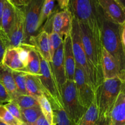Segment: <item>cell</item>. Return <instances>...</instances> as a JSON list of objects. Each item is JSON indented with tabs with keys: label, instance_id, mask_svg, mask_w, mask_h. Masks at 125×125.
I'll return each instance as SVG.
<instances>
[{
	"label": "cell",
	"instance_id": "obj_9",
	"mask_svg": "<svg viewBox=\"0 0 125 125\" xmlns=\"http://www.w3.org/2000/svg\"><path fill=\"white\" fill-rule=\"evenodd\" d=\"M74 81L81 104L85 109L89 108L95 100V93L84 72L77 66L75 68Z\"/></svg>",
	"mask_w": 125,
	"mask_h": 125
},
{
	"label": "cell",
	"instance_id": "obj_14",
	"mask_svg": "<svg viewBox=\"0 0 125 125\" xmlns=\"http://www.w3.org/2000/svg\"><path fill=\"white\" fill-rule=\"evenodd\" d=\"M104 14L113 21L122 25L125 22V7L117 0H98Z\"/></svg>",
	"mask_w": 125,
	"mask_h": 125
},
{
	"label": "cell",
	"instance_id": "obj_21",
	"mask_svg": "<svg viewBox=\"0 0 125 125\" xmlns=\"http://www.w3.org/2000/svg\"><path fill=\"white\" fill-rule=\"evenodd\" d=\"M25 45L29 51V60L26 67L28 74L39 76L40 74V63L39 52L36 48L33 45L29 44Z\"/></svg>",
	"mask_w": 125,
	"mask_h": 125
},
{
	"label": "cell",
	"instance_id": "obj_29",
	"mask_svg": "<svg viewBox=\"0 0 125 125\" xmlns=\"http://www.w3.org/2000/svg\"><path fill=\"white\" fill-rule=\"evenodd\" d=\"M54 125H76L68 116L63 109L53 110Z\"/></svg>",
	"mask_w": 125,
	"mask_h": 125
},
{
	"label": "cell",
	"instance_id": "obj_10",
	"mask_svg": "<svg viewBox=\"0 0 125 125\" xmlns=\"http://www.w3.org/2000/svg\"><path fill=\"white\" fill-rule=\"evenodd\" d=\"M96 125H125V79L109 114Z\"/></svg>",
	"mask_w": 125,
	"mask_h": 125
},
{
	"label": "cell",
	"instance_id": "obj_25",
	"mask_svg": "<svg viewBox=\"0 0 125 125\" xmlns=\"http://www.w3.org/2000/svg\"><path fill=\"white\" fill-rule=\"evenodd\" d=\"M22 122L25 125H31L36 122L37 120L42 115L40 106L32 108L20 109Z\"/></svg>",
	"mask_w": 125,
	"mask_h": 125
},
{
	"label": "cell",
	"instance_id": "obj_15",
	"mask_svg": "<svg viewBox=\"0 0 125 125\" xmlns=\"http://www.w3.org/2000/svg\"><path fill=\"white\" fill-rule=\"evenodd\" d=\"M101 63L104 80L119 78L124 81L117 62L104 48H103Z\"/></svg>",
	"mask_w": 125,
	"mask_h": 125
},
{
	"label": "cell",
	"instance_id": "obj_22",
	"mask_svg": "<svg viewBox=\"0 0 125 125\" xmlns=\"http://www.w3.org/2000/svg\"><path fill=\"white\" fill-rule=\"evenodd\" d=\"M26 88L28 95L35 99L42 95H45V90L40 83L39 77L37 76L30 74H26Z\"/></svg>",
	"mask_w": 125,
	"mask_h": 125
},
{
	"label": "cell",
	"instance_id": "obj_2",
	"mask_svg": "<svg viewBox=\"0 0 125 125\" xmlns=\"http://www.w3.org/2000/svg\"><path fill=\"white\" fill-rule=\"evenodd\" d=\"M70 35L76 66L80 68L84 72L87 79L91 84L95 93L98 88L104 81V78L96 72L88 61L82 43L79 24L73 18Z\"/></svg>",
	"mask_w": 125,
	"mask_h": 125
},
{
	"label": "cell",
	"instance_id": "obj_8",
	"mask_svg": "<svg viewBox=\"0 0 125 125\" xmlns=\"http://www.w3.org/2000/svg\"><path fill=\"white\" fill-rule=\"evenodd\" d=\"M45 0H30L26 7H24L25 13V32L24 44H29L32 37L39 32V18Z\"/></svg>",
	"mask_w": 125,
	"mask_h": 125
},
{
	"label": "cell",
	"instance_id": "obj_16",
	"mask_svg": "<svg viewBox=\"0 0 125 125\" xmlns=\"http://www.w3.org/2000/svg\"><path fill=\"white\" fill-rule=\"evenodd\" d=\"M15 18V7L7 0L5 1L4 7L1 18V31L2 39L7 46L8 39Z\"/></svg>",
	"mask_w": 125,
	"mask_h": 125
},
{
	"label": "cell",
	"instance_id": "obj_38",
	"mask_svg": "<svg viewBox=\"0 0 125 125\" xmlns=\"http://www.w3.org/2000/svg\"><path fill=\"white\" fill-rule=\"evenodd\" d=\"M120 35H121V40H122V46H123V51H124L125 54V22L123 24L121 25L120 29Z\"/></svg>",
	"mask_w": 125,
	"mask_h": 125
},
{
	"label": "cell",
	"instance_id": "obj_7",
	"mask_svg": "<svg viewBox=\"0 0 125 125\" xmlns=\"http://www.w3.org/2000/svg\"><path fill=\"white\" fill-rule=\"evenodd\" d=\"M63 109L69 118L78 125L87 109L81 104L74 81L67 80L61 93Z\"/></svg>",
	"mask_w": 125,
	"mask_h": 125
},
{
	"label": "cell",
	"instance_id": "obj_13",
	"mask_svg": "<svg viewBox=\"0 0 125 125\" xmlns=\"http://www.w3.org/2000/svg\"><path fill=\"white\" fill-rule=\"evenodd\" d=\"M49 63L59 92L61 96L62 90L67 81L63 60V42L56 50L52 58V61Z\"/></svg>",
	"mask_w": 125,
	"mask_h": 125
},
{
	"label": "cell",
	"instance_id": "obj_37",
	"mask_svg": "<svg viewBox=\"0 0 125 125\" xmlns=\"http://www.w3.org/2000/svg\"><path fill=\"white\" fill-rule=\"evenodd\" d=\"M22 125H25L23 123ZM31 125H50V124H49L47 120H46V118H45V117H44L42 114L41 115V116H40L37 120L36 122H34L33 124Z\"/></svg>",
	"mask_w": 125,
	"mask_h": 125
},
{
	"label": "cell",
	"instance_id": "obj_3",
	"mask_svg": "<svg viewBox=\"0 0 125 125\" xmlns=\"http://www.w3.org/2000/svg\"><path fill=\"white\" fill-rule=\"evenodd\" d=\"M78 24L82 43L88 61L96 72L103 78L101 63L103 46L101 29L93 30L87 24L81 23Z\"/></svg>",
	"mask_w": 125,
	"mask_h": 125
},
{
	"label": "cell",
	"instance_id": "obj_1",
	"mask_svg": "<svg viewBox=\"0 0 125 125\" xmlns=\"http://www.w3.org/2000/svg\"><path fill=\"white\" fill-rule=\"evenodd\" d=\"M120 29V24L111 20L103 12L101 24L103 46L116 60L125 80V54L121 40Z\"/></svg>",
	"mask_w": 125,
	"mask_h": 125
},
{
	"label": "cell",
	"instance_id": "obj_35",
	"mask_svg": "<svg viewBox=\"0 0 125 125\" xmlns=\"http://www.w3.org/2000/svg\"><path fill=\"white\" fill-rule=\"evenodd\" d=\"M10 4L17 8H24L28 6L30 0H7Z\"/></svg>",
	"mask_w": 125,
	"mask_h": 125
},
{
	"label": "cell",
	"instance_id": "obj_6",
	"mask_svg": "<svg viewBox=\"0 0 125 125\" xmlns=\"http://www.w3.org/2000/svg\"><path fill=\"white\" fill-rule=\"evenodd\" d=\"M39 56L40 63V74L38 77L45 90V96L51 103L52 110L63 109L62 97L54 79L50 63L39 53Z\"/></svg>",
	"mask_w": 125,
	"mask_h": 125
},
{
	"label": "cell",
	"instance_id": "obj_28",
	"mask_svg": "<svg viewBox=\"0 0 125 125\" xmlns=\"http://www.w3.org/2000/svg\"><path fill=\"white\" fill-rule=\"evenodd\" d=\"M12 74L18 95H28L26 88V76L27 73L12 71Z\"/></svg>",
	"mask_w": 125,
	"mask_h": 125
},
{
	"label": "cell",
	"instance_id": "obj_17",
	"mask_svg": "<svg viewBox=\"0 0 125 125\" xmlns=\"http://www.w3.org/2000/svg\"><path fill=\"white\" fill-rule=\"evenodd\" d=\"M63 60L67 80L74 81L76 63L72 49L70 34L65 37L63 39Z\"/></svg>",
	"mask_w": 125,
	"mask_h": 125
},
{
	"label": "cell",
	"instance_id": "obj_39",
	"mask_svg": "<svg viewBox=\"0 0 125 125\" xmlns=\"http://www.w3.org/2000/svg\"><path fill=\"white\" fill-rule=\"evenodd\" d=\"M58 6L61 10H65L68 9L70 0H57Z\"/></svg>",
	"mask_w": 125,
	"mask_h": 125
},
{
	"label": "cell",
	"instance_id": "obj_42",
	"mask_svg": "<svg viewBox=\"0 0 125 125\" xmlns=\"http://www.w3.org/2000/svg\"><path fill=\"white\" fill-rule=\"evenodd\" d=\"M0 125H7L4 122H3L2 120H0Z\"/></svg>",
	"mask_w": 125,
	"mask_h": 125
},
{
	"label": "cell",
	"instance_id": "obj_24",
	"mask_svg": "<svg viewBox=\"0 0 125 125\" xmlns=\"http://www.w3.org/2000/svg\"><path fill=\"white\" fill-rule=\"evenodd\" d=\"M39 103L43 115L45 117L50 125H54V113L52 106L45 95L39 96L36 99Z\"/></svg>",
	"mask_w": 125,
	"mask_h": 125
},
{
	"label": "cell",
	"instance_id": "obj_19",
	"mask_svg": "<svg viewBox=\"0 0 125 125\" xmlns=\"http://www.w3.org/2000/svg\"><path fill=\"white\" fill-rule=\"evenodd\" d=\"M0 83L6 89L12 101L19 95L17 92L12 70L6 67L2 63H0Z\"/></svg>",
	"mask_w": 125,
	"mask_h": 125
},
{
	"label": "cell",
	"instance_id": "obj_32",
	"mask_svg": "<svg viewBox=\"0 0 125 125\" xmlns=\"http://www.w3.org/2000/svg\"><path fill=\"white\" fill-rule=\"evenodd\" d=\"M16 48H17L20 60L23 64V65L26 68L28 63V60H29V51H28L26 46L25 44L23 43Z\"/></svg>",
	"mask_w": 125,
	"mask_h": 125
},
{
	"label": "cell",
	"instance_id": "obj_4",
	"mask_svg": "<svg viewBox=\"0 0 125 125\" xmlns=\"http://www.w3.org/2000/svg\"><path fill=\"white\" fill-rule=\"evenodd\" d=\"M68 9L78 23L87 24L93 30L101 29L103 11L98 0H70Z\"/></svg>",
	"mask_w": 125,
	"mask_h": 125
},
{
	"label": "cell",
	"instance_id": "obj_12",
	"mask_svg": "<svg viewBox=\"0 0 125 125\" xmlns=\"http://www.w3.org/2000/svg\"><path fill=\"white\" fill-rule=\"evenodd\" d=\"M25 32V13L23 8L15 7V18L8 39L7 48H17L23 43Z\"/></svg>",
	"mask_w": 125,
	"mask_h": 125
},
{
	"label": "cell",
	"instance_id": "obj_30",
	"mask_svg": "<svg viewBox=\"0 0 125 125\" xmlns=\"http://www.w3.org/2000/svg\"><path fill=\"white\" fill-rule=\"evenodd\" d=\"M49 34V42H50V54L51 59L53 57L56 50L63 43V39L57 33L54 31H50Z\"/></svg>",
	"mask_w": 125,
	"mask_h": 125
},
{
	"label": "cell",
	"instance_id": "obj_27",
	"mask_svg": "<svg viewBox=\"0 0 125 125\" xmlns=\"http://www.w3.org/2000/svg\"><path fill=\"white\" fill-rule=\"evenodd\" d=\"M20 109L32 108L39 106V103L35 98L29 95H20L13 100Z\"/></svg>",
	"mask_w": 125,
	"mask_h": 125
},
{
	"label": "cell",
	"instance_id": "obj_5",
	"mask_svg": "<svg viewBox=\"0 0 125 125\" xmlns=\"http://www.w3.org/2000/svg\"><path fill=\"white\" fill-rule=\"evenodd\" d=\"M123 80L119 78L104 79L95 92V101L98 109V120L102 122L109 114L117 98Z\"/></svg>",
	"mask_w": 125,
	"mask_h": 125
},
{
	"label": "cell",
	"instance_id": "obj_26",
	"mask_svg": "<svg viewBox=\"0 0 125 125\" xmlns=\"http://www.w3.org/2000/svg\"><path fill=\"white\" fill-rule=\"evenodd\" d=\"M56 1H57V0H45L39 18V30L43 26V24L52 15L56 10L55 9Z\"/></svg>",
	"mask_w": 125,
	"mask_h": 125
},
{
	"label": "cell",
	"instance_id": "obj_41",
	"mask_svg": "<svg viewBox=\"0 0 125 125\" xmlns=\"http://www.w3.org/2000/svg\"><path fill=\"white\" fill-rule=\"evenodd\" d=\"M117 1H118L123 7H125V0H117Z\"/></svg>",
	"mask_w": 125,
	"mask_h": 125
},
{
	"label": "cell",
	"instance_id": "obj_20",
	"mask_svg": "<svg viewBox=\"0 0 125 125\" xmlns=\"http://www.w3.org/2000/svg\"><path fill=\"white\" fill-rule=\"evenodd\" d=\"M2 63L6 67L14 72H23L28 74L26 68L18 57L16 48H7L4 55Z\"/></svg>",
	"mask_w": 125,
	"mask_h": 125
},
{
	"label": "cell",
	"instance_id": "obj_23",
	"mask_svg": "<svg viewBox=\"0 0 125 125\" xmlns=\"http://www.w3.org/2000/svg\"><path fill=\"white\" fill-rule=\"evenodd\" d=\"M98 120V109L95 99L83 115L78 125H96Z\"/></svg>",
	"mask_w": 125,
	"mask_h": 125
},
{
	"label": "cell",
	"instance_id": "obj_31",
	"mask_svg": "<svg viewBox=\"0 0 125 125\" xmlns=\"http://www.w3.org/2000/svg\"><path fill=\"white\" fill-rule=\"evenodd\" d=\"M0 120L7 125H22L23 123L15 118L4 107L0 105Z\"/></svg>",
	"mask_w": 125,
	"mask_h": 125
},
{
	"label": "cell",
	"instance_id": "obj_18",
	"mask_svg": "<svg viewBox=\"0 0 125 125\" xmlns=\"http://www.w3.org/2000/svg\"><path fill=\"white\" fill-rule=\"evenodd\" d=\"M29 45H33L36 48L39 53L48 62H51L50 54L49 34L46 31L41 30L37 35L32 37L29 42Z\"/></svg>",
	"mask_w": 125,
	"mask_h": 125
},
{
	"label": "cell",
	"instance_id": "obj_43",
	"mask_svg": "<svg viewBox=\"0 0 125 125\" xmlns=\"http://www.w3.org/2000/svg\"><path fill=\"white\" fill-rule=\"evenodd\" d=\"M0 37L2 38V36H1V29H0Z\"/></svg>",
	"mask_w": 125,
	"mask_h": 125
},
{
	"label": "cell",
	"instance_id": "obj_34",
	"mask_svg": "<svg viewBox=\"0 0 125 125\" xmlns=\"http://www.w3.org/2000/svg\"><path fill=\"white\" fill-rule=\"evenodd\" d=\"M12 101L11 98L2 84L0 83V105H4Z\"/></svg>",
	"mask_w": 125,
	"mask_h": 125
},
{
	"label": "cell",
	"instance_id": "obj_36",
	"mask_svg": "<svg viewBox=\"0 0 125 125\" xmlns=\"http://www.w3.org/2000/svg\"><path fill=\"white\" fill-rule=\"evenodd\" d=\"M6 48H7V46H6V43L4 42V40H2V38L0 37V63H2L4 55L5 52H6Z\"/></svg>",
	"mask_w": 125,
	"mask_h": 125
},
{
	"label": "cell",
	"instance_id": "obj_11",
	"mask_svg": "<svg viewBox=\"0 0 125 125\" xmlns=\"http://www.w3.org/2000/svg\"><path fill=\"white\" fill-rule=\"evenodd\" d=\"M49 19L51 23V31L57 33L63 39L70 34L73 18L68 9L61 11L56 9Z\"/></svg>",
	"mask_w": 125,
	"mask_h": 125
},
{
	"label": "cell",
	"instance_id": "obj_33",
	"mask_svg": "<svg viewBox=\"0 0 125 125\" xmlns=\"http://www.w3.org/2000/svg\"><path fill=\"white\" fill-rule=\"evenodd\" d=\"M4 107L7 109V111H8L9 112L15 117V118H16L17 120H18L22 122L20 109L19 108V107H18L14 102L11 101L10 102L4 104ZM22 123H23V122H22Z\"/></svg>",
	"mask_w": 125,
	"mask_h": 125
},
{
	"label": "cell",
	"instance_id": "obj_40",
	"mask_svg": "<svg viewBox=\"0 0 125 125\" xmlns=\"http://www.w3.org/2000/svg\"><path fill=\"white\" fill-rule=\"evenodd\" d=\"M5 1H6V0H0V29H1V18H2V13H3ZM1 36H2V35H1Z\"/></svg>",
	"mask_w": 125,
	"mask_h": 125
}]
</instances>
